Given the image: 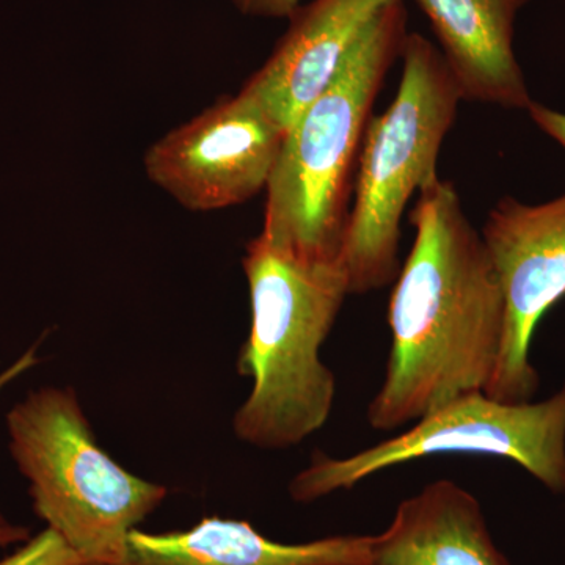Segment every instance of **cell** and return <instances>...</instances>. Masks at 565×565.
<instances>
[{
  "label": "cell",
  "instance_id": "cell-10",
  "mask_svg": "<svg viewBox=\"0 0 565 565\" xmlns=\"http://www.w3.org/2000/svg\"><path fill=\"white\" fill-rule=\"evenodd\" d=\"M530 0H416L463 102L526 110L533 103L514 50L515 21Z\"/></svg>",
  "mask_w": 565,
  "mask_h": 565
},
{
  "label": "cell",
  "instance_id": "cell-9",
  "mask_svg": "<svg viewBox=\"0 0 565 565\" xmlns=\"http://www.w3.org/2000/svg\"><path fill=\"white\" fill-rule=\"evenodd\" d=\"M394 0H311L288 18L273 54L245 82L244 96L282 131L332 81L374 18Z\"/></svg>",
  "mask_w": 565,
  "mask_h": 565
},
{
  "label": "cell",
  "instance_id": "cell-14",
  "mask_svg": "<svg viewBox=\"0 0 565 565\" xmlns=\"http://www.w3.org/2000/svg\"><path fill=\"white\" fill-rule=\"evenodd\" d=\"M36 363H39L36 348H32L31 351L25 352L18 362L11 364L9 370L0 374V392H2L3 386L9 385L11 381L20 377L21 374L31 370ZM28 539L29 531L25 530V527L10 525V523L3 519L2 514H0V546L13 544V542L28 541Z\"/></svg>",
  "mask_w": 565,
  "mask_h": 565
},
{
  "label": "cell",
  "instance_id": "cell-4",
  "mask_svg": "<svg viewBox=\"0 0 565 565\" xmlns=\"http://www.w3.org/2000/svg\"><path fill=\"white\" fill-rule=\"evenodd\" d=\"M393 103L371 117L356 163L343 258L351 294L384 289L399 274L401 222L415 192L438 178V158L463 102L440 50L407 33Z\"/></svg>",
  "mask_w": 565,
  "mask_h": 565
},
{
  "label": "cell",
  "instance_id": "cell-15",
  "mask_svg": "<svg viewBox=\"0 0 565 565\" xmlns=\"http://www.w3.org/2000/svg\"><path fill=\"white\" fill-rule=\"evenodd\" d=\"M230 3L244 17L266 20H288L302 6L300 0H230Z\"/></svg>",
  "mask_w": 565,
  "mask_h": 565
},
{
  "label": "cell",
  "instance_id": "cell-17",
  "mask_svg": "<svg viewBox=\"0 0 565 565\" xmlns=\"http://www.w3.org/2000/svg\"><path fill=\"white\" fill-rule=\"evenodd\" d=\"M564 2H565V0H564Z\"/></svg>",
  "mask_w": 565,
  "mask_h": 565
},
{
  "label": "cell",
  "instance_id": "cell-7",
  "mask_svg": "<svg viewBox=\"0 0 565 565\" xmlns=\"http://www.w3.org/2000/svg\"><path fill=\"white\" fill-rule=\"evenodd\" d=\"M481 236L504 299L503 343L484 393L527 403L541 381L531 363L535 329L565 297V193L541 204L504 196L487 214Z\"/></svg>",
  "mask_w": 565,
  "mask_h": 565
},
{
  "label": "cell",
  "instance_id": "cell-6",
  "mask_svg": "<svg viewBox=\"0 0 565 565\" xmlns=\"http://www.w3.org/2000/svg\"><path fill=\"white\" fill-rule=\"evenodd\" d=\"M444 455L503 457L550 492L565 494V382L541 403L463 394L403 434L355 455L334 459L318 451L292 479L289 494L296 503H313L397 465Z\"/></svg>",
  "mask_w": 565,
  "mask_h": 565
},
{
  "label": "cell",
  "instance_id": "cell-3",
  "mask_svg": "<svg viewBox=\"0 0 565 565\" xmlns=\"http://www.w3.org/2000/svg\"><path fill=\"white\" fill-rule=\"evenodd\" d=\"M407 18L404 0L386 6L286 131L259 233L270 244L307 258H341L360 148L386 74L401 58Z\"/></svg>",
  "mask_w": 565,
  "mask_h": 565
},
{
  "label": "cell",
  "instance_id": "cell-1",
  "mask_svg": "<svg viewBox=\"0 0 565 565\" xmlns=\"http://www.w3.org/2000/svg\"><path fill=\"white\" fill-rule=\"evenodd\" d=\"M411 223L414 245L388 303L385 379L366 414L384 433L486 392L503 343L500 281L456 185L438 178L422 189Z\"/></svg>",
  "mask_w": 565,
  "mask_h": 565
},
{
  "label": "cell",
  "instance_id": "cell-16",
  "mask_svg": "<svg viewBox=\"0 0 565 565\" xmlns=\"http://www.w3.org/2000/svg\"><path fill=\"white\" fill-rule=\"evenodd\" d=\"M526 111L530 114L534 125L565 150L564 111L552 109V107L544 106V104L534 102V99L533 103L527 106Z\"/></svg>",
  "mask_w": 565,
  "mask_h": 565
},
{
  "label": "cell",
  "instance_id": "cell-11",
  "mask_svg": "<svg viewBox=\"0 0 565 565\" xmlns=\"http://www.w3.org/2000/svg\"><path fill=\"white\" fill-rule=\"evenodd\" d=\"M371 535L281 544L243 520L206 516L191 530H132L118 565H370Z\"/></svg>",
  "mask_w": 565,
  "mask_h": 565
},
{
  "label": "cell",
  "instance_id": "cell-12",
  "mask_svg": "<svg viewBox=\"0 0 565 565\" xmlns=\"http://www.w3.org/2000/svg\"><path fill=\"white\" fill-rule=\"evenodd\" d=\"M370 565H511L494 544L473 493L438 479L397 505L371 535Z\"/></svg>",
  "mask_w": 565,
  "mask_h": 565
},
{
  "label": "cell",
  "instance_id": "cell-5",
  "mask_svg": "<svg viewBox=\"0 0 565 565\" xmlns=\"http://www.w3.org/2000/svg\"><path fill=\"white\" fill-rule=\"evenodd\" d=\"M33 511L87 565H118L129 533L169 489L129 473L98 445L76 392L43 388L7 416Z\"/></svg>",
  "mask_w": 565,
  "mask_h": 565
},
{
  "label": "cell",
  "instance_id": "cell-13",
  "mask_svg": "<svg viewBox=\"0 0 565 565\" xmlns=\"http://www.w3.org/2000/svg\"><path fill=\"white\" fill-rule=\"evenodd\" d=\"M0 565H87L65 541L47 527Z\"/></svg>",
  "mask_w": 565,
  "mask_h": 565
},
{
  "label": "cell",
  "instance_id": "cell-2",
  "mask_svg": "<svg viewBox=\"0 0 565 565\" xmlns=\"http://www.w3.org/2000/svg\"><path fill=\"white\" fill-rule=\"evenodd\" d=\"M250 332L237 373L252 381L233 429L244 444L285 449L329 422L337 394L319 352L349 289L343 258L316 259L270 244L263 234L245 247Z\"/></svg>",
  "mask_w": 565,
  "mask_h": 565
},
{
  "label": "cell",
  "instance_id": "cell-8",
  "mask_svg": "<svg viewBox=\"0 0 565 565\" xmlns=\"http://www.w3.org/2000/svg\"><path fill=\"white\" fill-rule=\"evenodd\" d=\"M285 134L239 92L156 140L145 173L184 210H228L266 192Z\"/></svg>",
  "mask_w": 565,
  "mask_h": 565
}]
</instances>
